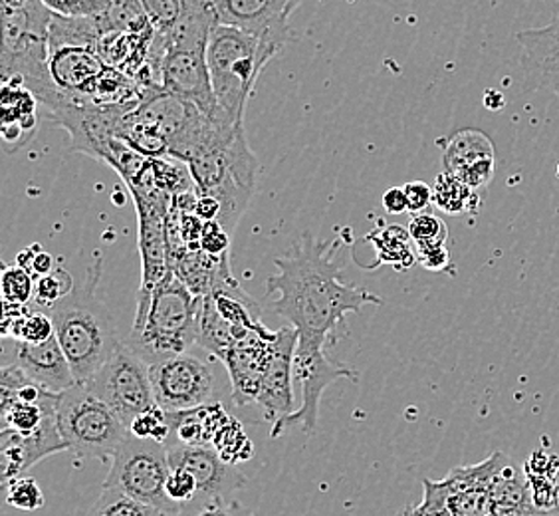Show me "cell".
<instances>
[{"label":"cell","mask_w":559,"mask_h":516,"mask_svg":"<svg viewBox=\"0 0 559 516\" xmlns=\"http://www.w3.org/2000/svg\"><path fill=\"white\" fill-rule=\"evenodd\" d=\"M340 247V238L320 241L306 231L288 253L274 258L278 272L266 279L269 294H278L272 310L290 322L298 338L335 344L347 333V314L383 304L373 292L342 280V265L335 262Z\"/></svg>","instance_id":"1"},{"label":"cell","mask_w":559,"mask_h":516,"mask_svg":"<svg viewBox=\"0 0 559 516\" xmlns=\"http://www.w3.org/2000/svg\"><path fill=\"white\" fill-rule=\"evenodd\" d=\"M0 14L2 84L26 87L52 118L66 102L48 70L52 11L38 0H0Z\"/></svg>","instance_id":"2"},{"label":"cell","mask_w":559,"mask_h":516,"mask_svg":"<svg viewBox=\"0 0 559 516\" xmlns=\"http://www.w3.org/2000/svg\"><path fill=\"white\" fill-rule=\"evenodd\" d=\"M104 258L96 253L82 286L46 313L55 322L56 338L72 367L75 384H87L108 364L121 340L106 304L97 298Z\"/></svg>","instance_id":"3"},{"label":"cell","mask_w":559,"mask_h":516,"mask_svg":"<svg viewBox=\"0 0 559 516\" xmlns=\"http://www.w3.org/2000/svg\"><path fill=\"white\" fill-rule=\"evenodd\" d=\"M201 301L169 270L153 291L145 316L133 322L126 345L147 366L189 354L199 338Z\"/></svg>","instance_id":"4"},{"label":"cell","mask_w":559,"mask_h":516,"mask_svg":"<svg viewBox=\"0 0 559 516\" xmlns=\"http://www.w3.org/2000/svg\"><path fill=\"white\" fill-rule=\"evenodd\" d=\"M278 55L233 26L216 24L206 48V66L216 104L225 118L245 124V109L264 66Z\"/></svg>","instance_id":"5"},{"label":"cell","mask_w":559,"mask_h":516,"mask_svg":"<svg viewBox=\"0 0 559 516\" xmlns=\"http://www.w3.org/2000/svg\"><path fill=\"white\" fill-rule=\"evenodd\" d=\"M56 425L66 449L80 459H114L130 431L87 384H75L58 396Z\"/></svg>","instance_id":"6"},{"label":"cell","mask_w":559,"mask_h":516,"mask_svg":"<svg viewBox=\"0 0 559 516\" xmlns=\"http://www.w3.org/2000/svg\"><path fill=\"white\" fill-rule=\"evenodd\" d=\"M171 474L167 445L143 442L133 435L121 443L111 459L108 479L104 486L118 489L121 493L153 506L165 516H177L181 506L167 496V479Z\"/></svg>","instance_id":"7"},{"label":"cell","mask_w":559,"mask_h":516,"mask_svg":"<svg viewBox=\"0 0 559 516\" xmlns=\"http://www.w3.org/2000/svg\"><path fill=\"white\" fill-rule=\"evenodd\" d=\"M323 340H308L298 338L296 354H294V382L301 386V406L288 418L278 421L274 427H270V437L278 439L282 433L298 427V430L313 435L320 421V401L323 391L335 384L337 379L347 377L352 382L359 379L357 370L345 364H335L325 355Z\"/></svg>","instance_id":"8"},{"label":"cell","mask_w":559,"mask_h":516,"mask_svg":"<svg viewBox=\"0 0 559 516\" xmlns=\"http://www.w3.org/2000/svg\"><path fill=\"white\" fill-rule=\"evenodd\" d=\"M97 398L106 401L126 427L141 413L157 408L151 387L150 366L133 354L126 342L109 357L108 364L87 382Z\"/></svg>","instance_id":"9"},{"label":"cell","mask_w":559,"mask_h":516,"mask_svg":"<svg viewBox=\"0 0 559 516\" xmlns=\"http://www.w3.org/2000/svg\"><path fill=\"white\" fill-rule=\"evenodd\" d=\"M150 377L155 403L165 413L191 411L218 401L215 370L191 352L153 364Z\"/></svg>","instance_id":"10"},{"label":"cell","mask_w":559,"mask_h":516,"mask_svg":"<svg viewBox=\"0 0 559 516\" xmlns=\"http://www.w3.org/2000/svg\"><path fill=\"white\" fill-rule=\"evenodd\" d=\"M298 0H215L216 22L257 38L280 52L290 40V14Z\"/></svg>","instance_id":"11"},{"label":"cell","mask_w":559,"mask_h":516,"mask_svg":"<svg viewBox=\"0 0 559 516\" xmlns=\"http://www.w3.org/2000/svg\"><path fill=\"white\" fill-rule=\"evenodd\" d=\"M162 92L191 104L206 118L221 116L206 66V50L167 48L163 56Z\"/></svg>","instance_id":"12"},{"label":"cell","mask_w":559,"mask_h":516,"mask_svg":"<svg viewBox=\"0 0 559 516\" xmlns=\"http://www.w3.org/2000/svg\"><path fill=\"white\" fill-rule=\"evenodd\" d=\"M48 70L66 102L75 106H94L97 86L109 66L94 48L58 46L50 48Z\"/></svg>","instance_id":"13"},{"label":"cell","mask_w":559,"mask_h":516,"mask_svg":"<svg viewBox=\"0 0 559 516\" xmlns=\"http://www.w3.org/2000/svg\"><path fill=\"white\" fill-rule=\"evenodd\" d=\"M167 455L171 469H185L193 474L199 496L197 499H228L247 486V477L235 465L221 459V455L209 447H189L181 443H167Z\"/></svg>","instance_id":"14"},{"label":"cell","mask_w":559,"mask_h":516,"mask_svg":"<svg viewBox=\"0 0 559 516\" xmlns=\"http://www.w3.org/2000/svg\"><path fill=\"white\" fill-rule=\"evenodd\" d=\"M298 345V332L288 326L276 332L272 342V357H270L266 374L260 386L259 406L264 420L270 427H274L278 421L294 413V354Z\"/></svg>","instance_id":"15"},{"label":"cell","mask_w":559,"mask_h":516,"mask_svg":"<svg viewBox=\"0 0 559 516\" xmlns=\"http://www.w3.org/2000/svg\"><path fill=\"white\" fill-rule=\"evenodd\" d=\"M508 462L502 453L490 455L486 461L456 467L444 477L449 486L451 511L454 516H495L492 515V489L496 477Z\"/></svg>","instance_id":"16"},{"label":"cell","mask_w":559,"mask_h":516,"mask_svg":"<svg viewBox=\"0 0 559 516\" xmlns=\"http://www.w3.org/2000/svg\"><path fill=\"white\" fill-rule=\"evenodd\" d=\"M520 62L524 68L527 90H558L559 87V4L554 19L546 26L527 28L516 34Z\"/></svg>","instance_id":"17"},{"label":"cell","mask_w":559,"mask_h":516,"mask_svg":"<svg viewBox=\"0 0 559 516\" xmlns=\"http://www.w3.org/2000/svg\"><path fill=\"white\" fill-rule=\"evenodd\" d=\"M24 376L36 386L44 387L52 394H62L75 386L72 367L66 360L58 338H52L44 344H19L14 348V364Z\"/></svg>","instance_id":"18"},{"label":"cell","mask_w":559,"mask_h":516,"mask_svg":"<svg viewBox=\"0 0 559 516\" xmlns=\"http://www.w3.org/2000/svg\"><path fill=\"white\" fill-rule=\"evenodd\" d=\"M272 342L274 340H254L248 344L237 345L230 352H226L225 357L221 360L230 377L233 401L237 406L257 403L260 386L272 357Z\"/></svg>","instance_id":"19"},{"label":"cell","mask_w":559,"mask_h":516,"mask_svg":"<svg viewBox=\"0 0 559 516\" xmlns=\"http://www.w3.org/2000/svg\"><path fill=\"white\" fill-rule=\"evenodd\" d=\"M36 97L19 84H2V140L4 150H21L38 129Z\"/></svg>","instance_id":"20"},{"label":"cell","mask_w":559,"mask_h":516,"mask_svg":"<svg viewBox=\"0 0 559 516\" xmlns=\"http://www.w3.org/2000/svg\"><path fill=\"white\" fill-rule=\"evenodd\" d=\"M171 425V442L189 445V447H209L213 445L218 430L230 420L221 401L203 406V408L167 413Z\"/></svg>","instance_id":"21"},{"label":"cell","mask_w":559,"mask_h":516,"mask_svg":"<svg viewBox=\"0 0 559 516\" xmlns=\"http://www.w3.org/2000/svg\"><path fill=\"white\" fill-rule=\"evenodd\" d=\"M364 243H369L376 248V260L366 267V270H373L379 265H391L395 269L407 270L417 262V250L413 248V238L409 231L397 225L377 226L376 231H371Z\"/></svg>","instance_id":"22"},{"label":"cell","mask_w":559,"mask_h":516,"mask_svg":"<svg viewBox=\"0 0 559 516\" xmlns=\"http://www.w3.org/2000/svg\"><path fill=\"white\" fill-rule=\"evenodd\" d=\"M492 515L495 516H539L532 503L526 474L520 473L512 462H506L496 477L492 489Z\"/></svg>","instance_id":"23"},{"label":"cell","mask_w":559,"mask_h":516,"mask_svg":"<svg viewBox=\"0 0 559 516\" xmlns=\"http://www.w3.org/2000/svg\"><path fill=\"white\" fill-rule=\"evenodd\" d=\"M496 160L495 143L480 129H461L444 143L442 167L444 172L459 175L474 163Z\"/></svg>","instance_id":"24"},{"label":"cell","mask_w":559,"mask_h":516,"mask_svg":"<svg viewBox=\"0 0 559 516\" xmlns=\"http://www.w3.org/2000/svg\"><path fill=\"white\" fill-rule=\"evenodd\" d=\"M480 203V194L473 191L452 173L442 172L432 185V204L447 215L476 213Z\"/></svg>","instance_id":"25"},{"label":"cell","mask_w":559,"mask_h":516,"mask_svg":"<svg viewBox=\"0 0 559 516\" xmlns=\"http://www.w3.org/2000/svg\"><path fill=\"white\" fill-rule=\"evenodd\" d=\"M87 516H165L157 508L143 505L140 501L121 493L118 489L104 486L90 508Z\"/></svg>","instance_id":"26"},{"label":"cell","mask_w":559,"mask_h":516,"mask_svg":"<svg viewBox=\"0 0 559 516\" xmlns=\"http://www.w3.org/2000/svg\"><path fill=\"white\" fill-rule=\"evenodd\" d=\"M213 449L221 455L223 461L235 465V467L238 462L248 461L254 455L252 443L248 439L242 425L233 418L226 421L225 425L216 433L215 439H213Z\"/></svg>","instance_id":"27"},{"label":"cell","mask_w":559,"mask_h":516,"mask_svg":"<svg viewBox=\"0 0 559 516\" xmlns=\"http://www.w3.org/2000/svg\"><path fill=\"white\" fill-rule=\"evenodd\" d=\"M74 291L75 284L72 274L60 265L50 274H46L43 279H36L33 308L46 313L48 308H52L58 302L64 301L66 296H70Z\"/></svg>","instance_id":"28"},{"label":"cell","mask_w":559,"mask_h":516,"mask_svg":"<svg viewBox=\"0 0 559 516\" xmlns=\"http://www.w3.org/2000/svg\"><path fill=\"white\" fill-rule=\"evenodd\" d=\"M34 280L31 272L21 269L19 265H4L2 267V301L14 306H31L34 301Z\"/></svg>","instance_id":"29"},{"label":"cell","mask_w":559,"mask_h":516,"mask_svg":"<svg viewBox=\"0 0 559 516\" xmlns=\"http://www.w3.org/2000/svg\"><path fill=\"white\" fill-rule=\"evenodd\" d=\"M130 435L143 439V442H155L159 445H167L171 442V425L169 418L159 406L141 413L140 418L131 421Z\"/></svg>","instance_id":"30"},{"label":"cell","mask_w":559,"mask_h":516,"mask_svg":"<svg viewBox=\"0 0 559 516\" xmlns=\"http://www.w3.org/2000/svg\"><path fill=\"white\" fill-rule=\"evenodd\" d=\"M409 235L413 238L415 250L441 247V245H447L449 228L444 225L441 216L420 213V215H413V219H411Z\"/></svg>","instance_id":"31"},{"label":"cell","mask_w":559,"mask_h":516,"mask_svg":"<svg viewBox=\"0 0 559 516\" xmlns=\"http://www.w3.org/2000/svg\"><path fill=\"white\" fill-rule=\"evenodd\" d=\"M48 11L66 19H102L111 9V0H44Z\"/></svg>","instance_id":"32"},{"label":"cell","mask_w":559,"mask_h":516,"mask_svg":"<svg viewBox=\"0 0 559 516\" xmlns=\"http://www.w3.org/2000/svg\"><path fill=\"white\" fill-rule=\"evenodd\" d=\"M177 516H257L240 501L233 499H197L183 506Z\"/></svg>","instance_id":"33"},{"label":"cell","mask_w":559,"mask_h":516,"mask_svg":"<svg viewBox=\"0 0 559 516\" xmlns=\"http://www.w3.org/2000/svg\"><path fill=\"white\" fill-rule=\"evenodd\" d=\"M7 503L19 511H38L43 508L46 499L43 495L40 484L33 477H21L7 486Z\"/></svg>","instance_id":"34"},{"label":"cell","mask_w":559,"mask_h":516,"mask_svg":"<svg viewBox=\"0 0 559 516\" xmlns=\"http://www.w3.org/2000/svg\"><path fill=\"white\" fill-rule=\"evenodd\" d=\"M532 503L539 516L556 515L559 508V484L546 477H526Z\"/></svg>","instance_id":"35"},{"label":"cell","mask_w":559,"mask_h":516,"mask_svg":"<svg viewBox=\"0 0 559 516\" xmlns=\"http://www.w3.org/2000/svg\"><path fill=\"white\" fill-rule=\"evenodd\" d=\"M423 503L419 508V516H454L451 511V499H449V486L442 481L425 479L423 481Z\"/></svg>","instance_id":"36"},{"label":"cell","mask_w":559,"mask_h":516,"mask_svg":"<svg viewBox=\"0 0 559 516\" xmlns=\"http://www.w3.org/2000/svg\"><path fill=\"white\" fill-rule=\"evenodd\" d=\"M167 496L181 508L197 501L199 486H197L193 474L185 469H171V474L167 479Z\"/></svg>","instance_id":"37"},{"label":"cell","mask_w":559,"mask_h":516,"mask_svg":"<svg viewBox=\"0 0 559 516\" xmlns=\"http://www.w3.org/2000/svg\"><path fill=\"white\" fill-rule=\"evenodd\" d=\"M199 247H201V250H203L205 255L216 258V260L228 257L230 238L226 235L225 226H221L218 223H205L203 237H201Z\"/></svg>","instance_id":"38"},{"label":"cell","mask_w":559,"mask_h":516,"mask_svg":"<svg viewBox=\"0 0 559 516\" xmlns=\"http://www.w3.org/2000/svg\"><path fill=\"white\" fill-rule=\"evenodd\" d=\"M559 473V457L554 453L546 452L544 447L536 449L524 462V474L526 477H546L556 479Z\"/></svg>","instance_id":"39"},{"label":"cell","mask_w":559,"mask_h":516,"mask_svg":"<svg viewBox=\"0 0 559 516\" xmlns=\"http://www.w3.org/2000/svg\"><path fill=\"white\" fill-rule=\"evenodd\" d=\"M495 173L496 160H485V162L474 163L471 167H466L456 177L468 185L473 191L480 194L495 179Z\"/></svg>","instance_id":"40"},{"label":"cell","mask_w":559,"mask_h":516,"mask_svg":"<svg viewBox=\"0 0 559 516\" xmlns=\"http://www.w3.org/2000/svg\"><path fill=\"white\" fill-rule=\"evenodd\" d=\"M417 262L430 272H444V270L452 269L451 253H449L447 245L419 248L417 250Z\"/></svg>","instance_id":"41"},{"label":"cell","mask_w":559,"mask_h":516,"mask_svg":"<svg viewBox=\"0 0 559 516\" xmlns=\"http://www.w3.org/2000/svg\"><path fill=\"white\" fill-rule=\"evenodd\" d=\"M407 201H409V213L413 215H420L427 213L430 204H432V187L423 181H411V184L403 185Z\"/></svg>","instance_id":"42"},{"label":"cell","mask_w":559,"mask_h":516,"mask_svg":"<svg viewBox=\"0 0 559 516\" xmlns=\"http://www.w3.org/2000/svg\"><path fill=\"white\" fill-rule=\"evenodd\" d=\"M194 215L199 216L203 223H218L223 215V207L216 201L215 197L199 195L197 204H194Z\"/></svg>","instance_id":"43"},{"label":"cell","mask_w":559,"mask_h":516,"mask_svg":"<svg viewBox=\"0 0 559 516\" xmlns=\"http://www.w3.org/2000/svg\"><path fill=\"white\" fill-rule=\"evenodd\" d=\"M383 209L389 215H401V213H407L409 211V201H407V195L403 187H391L385 194H383Z\"/></svg>","instance_id":"44"},{"label":"cell","mask_w":559,"mask_h":516,"mask_svg":"<svg viewBox=\"0 0 559 516\" xmlns=\"http://www.w3.org/2000/svg\"><path fill=\"white\" fill-rule=\"evenodd\" d=\"M56 269V260L50 253H46V250H40L36 258H34L33 267H31V274H33L34 280L43 279L46 274H50L52 270Z\"/></svg>","instance_id":"45"},{"label":"cell","mask_w":559,"mask_h":516,"mask_svg":"<svg viewBox=\"0 0 559 516\" xmlns=\"http://www.w3.org/2000/svg\"><path fill=\"white\" fill-rule=\"evenodd\" d=\"M43 250V247L40 245H31V247L22 248L21 253L16 255V260H14V265H19L21 269L31 270V267H33L34 258H36V255Z\"/></svg>","instance_id":"46"},{"label":"cell","mask_w":559,"mask_h":516,"mask_svg":"<svg viewBox=\"0 0 559 516\" xmlns=\"http://www.w3.org/2000/svg\"><path fill=\"white\" fill-rule=\"evenodd\" d=\"M485 106L492 112H500L506 106V97L498 90H486Z\"/></svg>","instance_id":"47"},{"label":"cell","mask_w":559,"mask_h":516,"mask_svg":"<svg viewBox=\"0 0 559 516\" xmlns=\"http://www.w3.org/2000/svg\"><path fill=\"white\" fill-rule=\"evenodd\" d=\"M395 516H419V508L417 506H405Z\"/></svg>","instance_id":"48"},{"label":"cell","mask_w":559,"mask_h":516,"mask_svg":"<svg viewBox=\"0 0 559 516\" xmlns=\"http://www.w3.org/2000/svg\"><path fill=\"white\" fill-rule=\"evenodd\" d=\"M556 173H558V177H559V163H558V169H556Z\"/></svg>","instance_id":"49"},{"label":"cell","mask_w":559,"mask_h":516,"mask_svg":"<svg viewBox=\"0 0 559 516\" xmlns=\"http://www.w3.org/2000/svg\"><path fill=\"white\" fill-rule=\"evenodd\" d=\"M556 94H558V96H559V87H558V90H556Z\"/></svg>","instance_id":"50"},{"label":"cell","mask_w":559,"mask_h":516,"mask_svg":"<svg viewBox=\"0 0 559 516\" xmlns=\"http://www.w3.org/2000/svg\"><path fill=\"white\" fill-rule=\"evenodd\" d=\"M548 516H559V513H556V515H548Z\"/></svg>","instance_id":"51"}]
</instances>
